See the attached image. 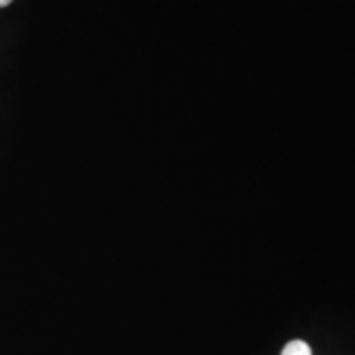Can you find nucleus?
I'll return each mask as SVG.
<instances>
[{
  "label": "nucleus",
  "instance_id": "nucleus-1",
  "mask_svg": "<svg viewBox=\"0 0 355 355\" xmlns=\"http://www.w3.org/2000/svg\"><path fill=\"white\" fill-rule=\"evenodd\" d=\"M282 355H314L312 354V347L302 340H292L284 345Z\"/></svg>",
  "mask_w": 355,
  "mask_h": 355
},
{
  "label": "nucleus",
  "instance_id": "nucleus-2",
  "mask_svg": "<svg viewBox=\"0 0 355 355\" xmlns=\"http://www.w3.org/2000/svg\"><path fill=\"white\" fill-rule=\"evenodd\" d=\"M10 2H12V0H0V8H4V6H8Z\"/></svg>",
  "mask_w": 355,
  "mask_h": 355
}]
</instances>
